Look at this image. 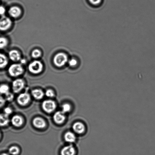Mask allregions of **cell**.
<instances>
[{
    "label": "cell",
    "mask_w": 155,
    "mask_h": 155,
    "mask_svg": "<svg viewBox=\"0 0 155 155\" xmlns=\"http://www.w3.org/2000/svg\"><path fill=\"white\" fill-rule=\"evenodd\" d=\"M68 61V57L66 54L63 52L58 53L54 56L53 62L54 64L58 67H62Z\"/></svg>",
    "instance_id": "1"
},
{
    "label": "cell",
    "mask_w": 155,
    "mask_h": 155,
    "mask_svg": "<svg viewBox=\"0 0 155 155\" xmlns=\"http://www.w3.org/2000/svg\"><path fill=\"white\" fill-rule=\"evenodd\" d=\"M43 66L41 62L35 60L31 62L28 65L29 71L33 74L40 73L43 70Z\"/></svg>",
    "instance_id": "2"
},
{
    "label": "cell",
    "mask_w": 155,
    "mask_h": 155,
    "mask_svg": "<svg viewBox=\"0 0 155 155\" xmlns=\"http://www.w3.org/2000/svg\"><path fill=\"white\" fill-rule=\"evenodd\" d=\"M8 72L10 76L13 77L19 76L24 72V69L21 64H14L8 68Z\"/></svg>",
    "instance_id": "3"
},
{
    "label": "cell",
    "mask_w": 155,
    "mask_h": 155,
    "mask_svg": "<svg viewBox=\"0 0 155 155\" xmlns=\"http://www.w3.org/2000/svg\"><path fill=\"white\" fill-rule=\"evenodd\" d=\"M12 25V21L10 18L2 16L0 18V31H7L10 28Z\"/></svg>",
    "instance_id": "4"
},
{
    "label": "cell",
    "mask_w": 155,
    "mask_h": 155,
    "mask_svg": "<svg viewBox=\"0 0 155 155\" xmlns=\"http://www.w3.org/2000/svg\"><path fill=\"white\" fill-rule=\"evenodd\" d=\"M56 107L55 102L51 100H45L42 104V108L48 113L53 112L55 109Z\"/></svg>",
    "instance_id": "5"
},
{
    "label": "cell",
    "mask_w": 155,
    "mask_h": 155,
    "mask_svg": "<svg viewBox=\"0 0 155 155\" xmlns=\"http://www.w3.org/2000/svg\"><path fill=\"white\" fill-rule=\"evenodd\" d=\"M24 86V81L21 79H17L14 81L12 84V87L14 92L18 93L22 90Z\"/></svg>",
    "instance_id": "6"
},
{
    "label": "cell",
    "mask_w": 155,
    "mask_h": 155,
    "mask_svg": "<svg viewBox=\"0 0 155 155\" xmlns=\"http://www.w3.org/2000/svg\"><path fill=\"white\" fill-rule=\"evenodd\" d=\"M73 129L76 133L82 134L84 133L86 130V127L84 124L81 122H77L73 126Z\"/></svg>",
    "instance_id": "7"
},
{
    "label": "cell",
    "mask_w": 155,
    "mask_h": 155,
    "mask_svg": "<svg viewBox=\"0 0 155 155\" xmlns=\"http://www.w3.org/2000/svg\"><path fill=\"white\" fill-rule=\"evenodd\" d=\"M30 99V95L26 93H24L20 94L18 97L17 101L21 105L25 106L28 104Z\"/></svg>",
    "instance_id": "8"
},
{
    "label": "cell",
    "mask_w": 155,
    "mask_h": 155,
    "mask_svg": "<svg viewBox=\"0 0 155 155\" xmlns=\"http://www.w3.org/2000/svg\"><path fill=\"white\" fill-rule=\"evenodd\" d=\"M8 13L12 17L17 18L21 16L22 12L19 7L13 6L9 9Z\"/></svg>",
    "instance_id": "9"
},
{
    "label": "cell",
    "mask_w": 155,
    "mask_h": 155,
    "mask_svg": "<svg viewBox=\"0 0 155 155\" xmlns=\"http://www.w3.org/2000/svg\"><path fill=\"white\" fill-rule=\"evenodd\" d=\"M76 153L75 149L72 145L64 147L61 151V155H75Z\"/></svg>",
    "instance_id": "10"
},
{
    "label": "cell",
    "mask_w": 155,
    "mask_h": 155,
    "mask_svg": "<svg viewBox=\"0 0 155 155\" xmlns=\"http://www.w3.org/2000/svg\"><path fill=\"white\" fill-rule=\"evenodd\" d=\"M54 119L55 122L57 124H61L65 120L64 114L62 111L56 112L54 116Z\"/></svg>",
    "instance_id": "11"
},
{
    "label": "cell",
    "mask_w": 155,
    "mask_h": 155,
    "mask_svg": "<svg viewBox=\"0 0 155 155\" xmlns=\"http://www.w3.org/2000/svg\"><path fill=\"white\" fill-rule=\"evenodd\" d=\"M8 55L9 58L12 61L16 62L21 60V54L16 50H12L9 52Z\"/></svg>",
    "instance_id": "12"
},
{
    "label": "cell",
    "mask_w": 155,
    "mask_h": 155,
    "mask_svg": "<svg viewBox=\"0 0 155 155\" xmlns=\"http://www.w3.org/2000/svg\"><path fill=\"white\" fill-rule=\"evenodd\" d=\"M33 123L35 127L38 128H43L46 125L45 120L40 117L34 118Z\"/></svg>",
    "instance_id": "13"
},
{
    "label": "cell",
    "mask_w": 155,
    "mask_h": 155,
    "mask_svg": "<svg viewBox=\"0 0 155 155\" xmlns=\"http://www.w3.org/2000/svg\"><path fill=\"white\" fill-rule=\"evenodd\" d=\"M12 123L15 127H19L22 125L23 120L21 116L16 115L13 116L12 118Z\"/></svg>",
    "instance_id": "14"
},
{
    "label": "cell",
    "mask_w": 155,
    "mask_h": 155,
    "mask_svg": "<svg viewBox=\"0 0 155 155\" xmlns=\"http://www.w3.org/2000/svg\"><path fill=\"white\" fill-rule=\"evenodd\" d=\"M64 139L67 142L73 143L75 142L76 137L73 133L71 132H68L65 134Z\"/></svg>",
    "instance_id": "15"
},
{
    "label": "cell",
    "mask_w": 155,
    "mask_h": 155,
    "mask_svg": "<svg viewBox=\"0 0 155 155\" xmlns=\"http://www.w3.org/2000/svg\"><path fill=\"white\" fill-rule=\"evenodd\" d=\"M9 122L8 115L5 114H0V126L4 127L7 125Z\"/></svg>",
    "instance_id": "16"
},
{
    "label": "cell",
    "mask_w": 155,
    "mask_h": 155,
    "mask_svg": "<svg viewBox=\"0 0 155 155\" xmlns=\"http://www.w3.org/2000/svg\"><path fill=\"white\" fill-rule=\"evenodd\" d=\"M8 64V59L5 54L0 53V69L5 67Z\"/></svg>",
    "instance_id": "17"
},
{
    "label": "cell",
    "mask_w": 155,
    "mask_h": 155,
    "mask_svg": "<svg viewBox=\"0 0 155 155\" xmlns=\"http://www.w3.org/2000/svg\"><path fill=\"white\" fill-rule=\"evenodd\" d=\"M31 93L33 97L36 99H41L44 95L43 92L40 89H35L32 91Z\"/></svg>",
    "instance_id": "18"
},
{
    "label": "cell",
    "mask_w": 155,
    "mask_h": 155,
    "mask_svg": "<svg viewBox=\"0 0 155 155\" xmlns=\"http://www.w3.org/2000/svg\"><path fill=\"white\" fill-rule=\"evenodd\" d=\"M8 44V41L6 38L0 37V49H4Z\"/></svg>",
    "instance_id": "19"
},
{
    "label": "cell",
    "mask_w": 155,
    "mask_h": 155,
    "mask_svg": "<svg viewBox=\"0 0 155 155\" xmlns=\"http://www.w3.org/2000/svg\"><path fill=\"white\" fill-rule=\"evenodd\" d=\"M9 88L7 85L2 84L0 86V94H5L9 92Z\"/></svg>",
    "instance_id": "20"
},
{
    "label": "cell",
    "mask_w": 155,
    "mask_h": 155,
    "mask_svg": "<svg viewBox=\"0 0 155 155\" xmlns=\"http://www.w3.org/2000/svg\"><path fill=\"white\" fill-rule=\"evenodd\" d=\"M19 150L18 147L13 146L10 147L9 150V152L12 155H17L19 154Z\"/></svg>",
    "instance_id": "21"
},
{
    "label": "cell",
    "mask_w": 155,
    "mask_h": 155,
    "mask_svg": "<svg viewBox=\"0 0 155 155\" xmlns=\"http://www.w3.org/2000/svg\"><path fill=\"white\" fill-rule=\"evenodd\" d=\"M41 52L38 49H35L31 53V56L33 58H38L41 57Z\"/></svg>",
    "instance_id": "22"
},
{
    "label": "cell",
    "mask_w": 155,
    "mask_h": 155,
    "mask_svg": "<svg viewBox=\"0 0 155 155\" xmlns=\"http://www.w3.org/2000/svg\"><path fill=\"white\" fill-rule=\"evenodd\" d=\"M71 109V106L69 104H64L62 106V112L64 113L65 114L68 113L70 111Z\"/></svg>",
    "instance_id": "23"
},
{
    "label": "cell",
    "mask_w": 155,
    "mask_h": 155,
    "mask_svg": "<svg viewBox=\"0 0 155 155\" xmlns=\"http://www.w3.org/2000/svg\"><path fill=\"white\" fill-rule=\"evenodd\" d=\"M88 1L92 5L97 7L101 4L102 0H88Z\"/></svg>",
    "instance_id": "24"
},
{
    "label": "cell",
    "mask_w": 155,
    "mask_h": 155,
    "mask_svg": "<svg viewBox=\"0 0 155 155\" xmlns=\"http://www.w3.org/2000/svg\"><path fill=\"white\" fill-rule=\"evenodd\" d=\"M77 60H76L75 59H71L69 61V64L71 67H75L77 66Z\"/></svg>",
    "instance_id": "25"
},
{
    "label": "cell",
    "mask_w": 155,
    "mask_h": 155,
    "mask_svg": "<svg viewBox=\"0 0 155 155\" xmlns=\"http://www.w3.org/2000/svg\"><path fill=\"white\" fill-rule=\"evenodd\" d=\"M5 99L7 101H11L13 100L14 98V96L13 94L10 93H8L7 94H5Z\"/></svg>",
    "instance_id": "26"
},
{
    "label": "cell",
    "mask_w": 155,
    "mask_h": 155,
    "mask_svg": "<svg viewBox=\"0 0 155 155\" xmlns=\"http://www.w3.org/2000/svg\"><path fill=\"white\" fill-rule=\"evenodd\" d=\"M45 94L47 97H53L54 96V94L52 90L51 89H48L46 91Z\"/></svg>",
    "instance_id": "27"
},
{
    "label": "cell",
    "mask_w": 155,
    "mask_h": 155,
    "mask_svg": "<svg viewBox=\"0 0 155 155\" xmlns=\"http://www.w3.org/2000/svg\"><path fill=\"white\" fill-rule=\"evenodd\" d=\"M4 114L8 116L9 115H10L12 113V110L10 108L7 107L4 109Z\"/></svg>",
    "instance_id": "28"
},
{
    "label": "cell",
    "mask_w": 155,
    "mask_h": 155,
    "mask_svg": "<svg viewBox=\"0 0 155 155\" xmlns=\"http://www.w3.org/2000/svg\"><path fill=\"white\" fill-rule=\"evenodd\" d=\"M5 102V100L1 95H0V108L4 105Z\"/></svg>",
    "instance_id": "29"
},
{
    "label": "cell",
    "mask_w": 155,
    "mask_h": 155,
    "mask_svg": "<svg viewBox=\"0 0 155 155\" xmlns=\"http://www.w3.org/2000/svg\"><path fill=\"white\" fill-rule=\"evenodd\" d=\"M5 8L2 6H0V15L3 16L5 13Z\"/></svg>",
    "instance_id": "30"
},
{
    "label": "cell",
    "mask_w": 155,
    "mask_h": 155,
    "mask_svg": "<svg viewBox=\"0 0 155 155\" xmlns=\"http://www.w3.org/2000/svg\"><path fill=\"white\" fill-rule=\"evenodd\" d=\"M25 60H21V63L23 64L25 63Z\"/></svg>",
    "instance_id": "31"
},
{
    "label": "cell",
    "mask_w": 155,
    "mask_h": 155,
    "mask_svg": "<svg viewBox=\"0 0 155 155\" xmlns=\"http://www.w3.org/2000/svg\"><path fill=\"white\" fill-rule=\"evenodd\" d=\"M1 155H10L7 154V153H3V154H1Z\"/></svg>",
    "instance_id": "32"
},
{
    "label": "cell",
    "mask_w": 155,
    "mask_h": 155,
    "mask_svg": "<svg viewBox=\"0 0 155 155\" xmlns=\"http://www.w3.org/2000/svg\"><path fill=\"white\" fill-rule=\"evenodd\" d=\"M0 137H1V134H0Z\"/></svg>",
    "instance_id": "33"
}]
</instances>
